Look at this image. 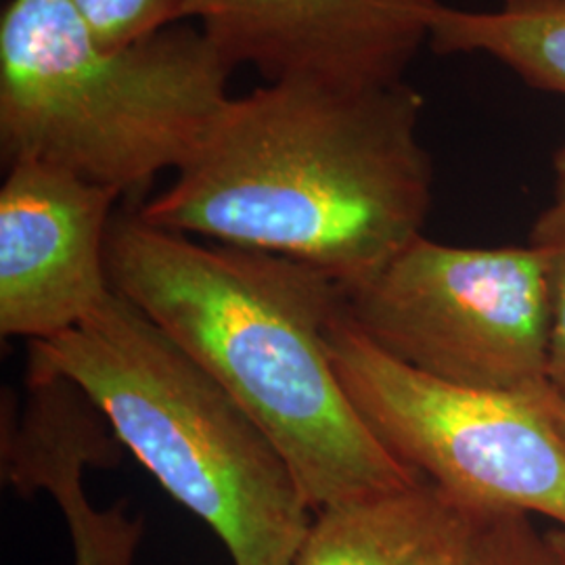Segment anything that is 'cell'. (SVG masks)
<instances>
[{
	"label": "cell",
	"instance_id": "cell-12",
	"mask_svg": "<svg viewBox=\"0 0 565 565\" xmlns=\"http://www.w3.org/2000/svg\"><path fill=\"white\" fill-rule=\"evenodd\" d=\"M530 243L545 254L548 281L546 385L565 396V210L551 205L534 224Z\"/></svg>",
	"mask_w": 565,
	"mask_h": 565
},
{
	"label": "cell",
	"instance_id": "cell-13",
	"mask_svg": "<svg viewBox=\"0 0 565 565\" xmlns=\"http://www.w3.org/2000/svg\"><path fill=\"white\" fill-rule=\"evenodd\" d=\"M105 46L139 41L182 20L184 0H72Z\"/></svg>",
	"mask_w": 565,
	"mask_h": 565
},
{
	"label": "cell",
	"instance_id": "cell-2",
	"mask_svg": "<svg viewBox=\"0 0 565 565\" xmlns=\"http://www.w3.org/2000/svg\"><path fill=\"white\" fill-rule=\"evenodd\" d=\"M107 273L186 356L260 425L310 509L422 482L366 427L327 352L343 289L302 263L235 245H205L114 216Z\"/></svg>",
	"mask_w": 565,
	"mask_h": 565
},
{
	"label": "cell",
	"instance_id": "cell-3",
	"mask_svg": "<svg viewBox=\"0 0 565 565\" xmlns=\"http://www.w3.org/2000/svg\"><path fill=\"white\" fill-rule=\"evenodd\" d=\"M28 377L81 387L233 564H294L312 509L291 467L242 404L120 294L78 327L30 343Z\"/></svg>",
	"mask_w": 565,
	"mask_h": 565
},
{
	"label": "cell",
	"instance_id": "cell-1",
	"mask_svg": "<svg viewBox=\"0 0 565 565\" xmlns=\"http://www.w3.org/2000/svg\"><path fill=\"white\" fill-rule=\"evenodd\" d=\"M406 82H266L231 97L145 223L306 264L343 291L424 235L434 168Z\"/></svg>",
	"mask_w": 565,
	"mask_h": 565
},
{
	"label": "cell",
	"instance_id": "cell-11",
	"mask_svg": "<svg viewBox=\"0 0 565 565\" xmlns=\"http://www.w3.org/2000/svg\"><path fill=\"white\" fill-rule=\"evenodd\" d=\"M471 511V530L457 565H557L548 534H543L530 515Z\"/></svg>",
	"mask_w": 565,
	"mask_h": 565
},
{
	"label": "cell",
	"instance_id": "cell-18",
	"mask_svg": "<svg viewBox=\"0 0 565 565\" xmlns=\"http://www.w3.org/2000/svg\"><path fill=\"white\" fill-rule=\"evenodd\" d=\"M503 2H513V0H503Z\"/></svg>",
	"mask_w": 565,
	"mask_h": 565
},
{
	"label": "cell",
	"instance_id": "cell-17",
	"mask_svg": "<svg viewBox=\"0 0 565 565\" xmlns=\"http://www.w3.org/2000/svg\"><path fill=\"white\" fill-rule=\"evenodd\" d=\"M548 534V541L553 546V553H555V564L565 565V530L564 527H555Z\"/></svg>",
	"mask_w": 565,
	"mask_h": 565
},
{
	"label": "cell",
	"instance_id": "cell-7",
	"mask_svg": "<svg viewBox=\"0 0 565 565\" xmlns=\"http://www.w3.org/2000/svg\"><path fill=\"white\" fill-rule=\"evenodd\" d=\"M120 198L49 163H9L0 189L2 338L51 340L114 291L107 235Z\"/></svg>",
	"mask_w": 565,
	"mask_h": 565
},
{
	"label": "cell",
	"instance_id": "cell-15",
	"mask_svg": "<svg viewBox=\"0 0 565 565\" xmlns=\"http://www.w3.org/2000/svg\"><path fill=\"white\" fill-rule=\"evenodd\" d=\"M532 403L536 404V408L545 415L546 422L557 431L559 440L565 446V396L551 390L548 385H543L541 390L525 394Z\"/></svg>",
	"mask_w": 565,
	"mask_h": 565
},
{
	"label": "cell",
	"instance_id": "cell-4",
	"mask_svg": "<svg viewBox=\"0 0 565 565\" xmlns=\"http://www.w3.org/2000/svg\"><path fill=\"white\" fill-rule=\"evenodd\" d=\"M233 70L198 25L105 46L72 0H11L0 18L2 158L139 193L198 153L231 102Z\"/></svg>",
	"mask_w": 565,
	"mask_h": 565
},
{
	"label": "cell",
	"instance_id": "cell-9",
	"mask_svg": "<svg viewBox=\"0 0 565 565\" xmlns=\"http://www.w3.org/2000/svg\"><path fill=\"white\" fill-rule=\"evenodd\" d=\"M471 520V509L422 480L317 511L291 565H457Z\"/></svg>",
	"mask_w": 565,
	"mask_h": 565
},
{
	"label": "cell",
	"instance_id": "cell-14",
	"mask_svg": "<svg viewBox=\"0 0 565 565\" xmlns=\"http://www.w3.org/2000/svg\"><path fill=\"white\" fill-rule=\"evenodd\" d=\"M67 527L76 565H132L142 536L141 520L128 518L120 505L76 515Z\"/></svg>",
	"mask_w": 565,
	"mask_h": 565
},
{
	"label": "cell",
	"instance_id": "cell-6",
	"mask_svg": "<svg viewBox=\"0 0 565 565\" xmlns=\"http://www.w3.org/2000/svg\"><path fill=\"white\" fill-rule=\"evenodd\" d=\"M343 312L377 348L450 384L532 394L546 385L543 249L457 247L425 235L343 291Z\"/></svg>",
	"mask_w": 565,
	"mask_h": 565
},
{
	"label": "cell",
	"instance_id": "cell-5",
	"mask_svg": "<svg viewBox=\"0 0 565 565\" xmlns=\"http://www.w3.org/2000/svg\"><path fill=\"white\" fill-rule=\"evenodd\" d=\"M327 352L366 427L419 478L467 509L518 511L565 530V446L527 396L396 361L345 317L343 300Z\"/></svg>",
	"mask_w": 565,
	"mask_h": 565
},
{
	"label": "cell",
	"instance_id": "cell-10",
	"mask_svg": "<svg viewBox=\"0 0 565 565\" xmlns=\"http://www.w3.org/2000/svg\"><path fill=\"white\" fill-rule=\"evenodd\" d=\"M429 42L438 53H482L525 84L565 97V0H513L497 11L438 4Z\"/></svg>",
	"mask_w": 565,
	"mask_h": 565
},
{
	"label": "cell",
	"instance_id": "cell-8",
	"mask_svg": "<svg viewBox=\"0 0 565 565\" xmlns=\"http://www.w3.org/2000/svg\"><path fill=\"white\" fill-rule=\"evenodd\" d=\"M440 0H184L182 20L233 67L266 82L385 86L404 81Z\"/></svg>",
	"mask_w": 565,
	"mask_h": 565
},
{
	"label": "cell",
	"instance_id": "cell-16",
	"mask_svg": "<svg viewBox=\"0 0 565 565\" xmlns=\"http://www.w3.org/2000/svg\"><path fill=\"white\" fill-rule=\"evenodd\" d=\"M553 170H555V202L553 205L565 210V142L555 153Z\"/></svg>",
	"mask_w": 565,
	"mask_h": 565
}]
</instances>
